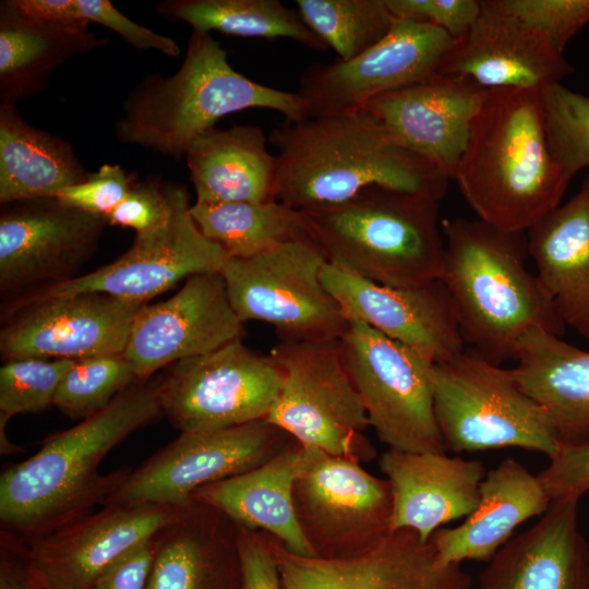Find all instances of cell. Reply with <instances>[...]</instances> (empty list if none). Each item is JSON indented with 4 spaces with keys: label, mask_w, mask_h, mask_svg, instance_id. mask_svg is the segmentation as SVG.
I'll use <instances>...</instances> for the list:
<instances>
[{
    "label": "cell",
    "mask_w": 589,
    "mask_h": 589,
    "mask_svg": "<svg viewBox=\"0 0 589 589\" xmlns=\"http://www.w3.org/2000/svg\"><path fill=\"white\" fill-rule=\"evenodd\" d=\"M551 498L538 474L513 457L489 470L473 512L453 528H440L430 542L443 566L464 561L489 562L530 518L542 516Z\"/></svg>",
    "instance_id": "cell-27"
},
{
    "label": "cell",
    "mask_w": 589,
    "mask_h": 589,
    "mask_svg": "<svg viewBox=\"0 0 589 589\" xmlns=\"http://www.w3.org/2000/svg\"><path fill=\"white\" fill-rule=\"evenodd\" d=\"M321 280L348 321L366 324L433 363L466 349L455 305L440 279L417 287H389L327 262Z\"/></svg>",
    "instance_id": "cell-20"
},
{
    "label": "cell",
    "mask_w": 589,
    "mask_h": 589,
    "mask_svg": "<svg viewBox=\"0 0 589 589\" xmlns=\"http://www.w3.org/2000/svg\"><path fill=\"white\" fill-rule=\"evenodd\" d=\"M79 10L88 23H97L120 35L137 50H157L168 57L180 56V47L170 37L142 26L120 11L109 0H76Z\"/></svg>",
    "instance_id": "cell-44"
},
{
    "label": "cell",
    "mask_w": 589,
    "mask_h": 589,
    "mask_svg": "<svg viewBox=\"0 0 589 589\" xmlns=\"http://www.w3.org/2000/svg\"><path fill=\"white\" fill-rule=\"evenodd\" d=\"M157 13L182 21L193 31L220 32L253 38H289L311 49L326 51V45L293 10L278 0H166Z\"/></svg>",
    "instance_id": "cell-35"
},
{
    "label": "cell",
    "mask_w": 589,
    "mask_h": 589,
    "mask_svg": "<svg viewBox=\"0 0 589 589\" xmlns=\"http://www.w3.org/2000/svg\"><path fill=\"white\" fill-rule=\"evenodd\" d=\"M137 382L134 366L123 353L77 359L62 377L53 406L72 419L84 420Z\"/></svg>",
    "instance_id": "cell-38"
},
{
    "label": "cell",
    "mask_w": 589,
    "mask_h": 589,
    "mask_svg": "<svg viewBox=\"0 0 589 589\" xmlns=\"http://www.w3.org/2000/svg\"><path fill=\"white\" fill-rule=\"evenodd\" d=\"M550 152L570 179L589 166V97L560 82L540 89Z\"/></svg>",
    "instance_id": "cell-39"
},
{
    "label": "cell",
    "mask_w": 589,
    "mask_h": 589,
    "mask_svg": "<svg viewBox=\"0 0 589 589\" xmlns=\"http://www.w3.org/2000/svg\"><path fill=\"white\" fill-rule=\"evenodd\" d=\"M514 360L517 382L546 413L560 447L589 444V351L532 328Z\"/></svg>",
    "instance_id": "cell-29"
},
{
    "label": "cell",
    "mask_w": 589,
    "mask_h": 589,
    "mask_svg": "<svg viewBox=\"0 0 589 589\" xmlns=\"http://www.w3.org/2000/svg\"><path fill=\"white\" fill-rule=\"evenodd\" d=\"M292 497L300 530L317 557L358 555L393 531L389 482L354 459L306 448Z\"/></svg>",
    "instance_id": "cell-12"
},
{
    "label": "cell",
    "mask_w": 589,
    "mask_h": 589,
    "mask_svg": "<svg viewBox=\"0 0 589 589\" xmlns=\"http://www.w3.org/2000/svg\"><path fill=\"white\" fill-rule=\"evenodd\" d=\"M241 589H284L263 531L239 525Z\"/></svg>",
    "instance_id": "cell-46"
},
{
    "label": "cell",
    "mask_w": 589,
    "mask_h": 589,
    "mask_svg": "<svg viewBox=\"0 0 589 589\" xmlns=\"http://www.w3.org/2000/svg\"><path fill=\"white\" fill-rule=\"evenodd\" d=\"M191 216L202 235L227 257L245 259L310 238L300 209L281 202L194 203Z\"/></svg>",
    "instance_id": "cell-34"
},
{
    "label": "cell",
    "mask_w": 589,
    "mask_h": 589,
    "mask_svg": "<svg viewBox=\"0 0 589 589\" xmlns=\"http://www.w3.org/2000/svg\"><path fill=\"white\" fill-rule=\"evenodd\" d=\"M284 381L274 358L241 339L170 365L159 378L163 414L180 432L225 429L266 419Z\"/></svg>",
    "instance_id": "cell-11"
},
{
    "label": "cell",
    "mask_w": 589,
    "mask_h": 589,
    "mask_svg": "<svg viewBox=\"0 0 589 589\" xmlns=\"http://www.w3.org/2000/svg\"><path fill=\"white\" fill-rule=\"evenodd\" d=\"M378 467L392 490V529L412 530L423 542L443 525L473 512L486 473L477 459L390 448Z\"/></svg>",
    "instance_id": "cell-24"
},
{
    "label": "cell",
    "mask_w": 589,
    "mask_h": 589,
    "mask_svg": "<svg viewBox=\"0 0 589 589\" xmlns=\"http://www.w3.org/2000/svg\"><path fill=\"white\" fill-rule=\"evenodd\" d=\"M156 552V534L112 562L89 589H146Z\"/></svg>",
    "instance_id": "cell-47"
},
{
    "label": "cell",
    "mask_w": 589,
    "mask_h": 589,
    "mask_svg": "<svg viewBox=\"0 0 589 589\" xmlns=\"http://www.w3.org/2000/svg\"><path fill=\"white\" fill-rule=\"evenodd\" d=\"M296 7L310 29L341 61L382 40L397 19L386 0H296Z\"/></svg>",
    "instance_id": "cell-36"
},
{
    "label": "cell",
    "mask_w": 589,
    "mask_h": 589,
    "mask_svg": "<svg viewBox=\"0 0 589 589\" xmlns=\"http://www.w3.org/2000/svg\"><path fill=\"white\" fill-rule=\"evenodd\" d=\"M264 534L284 589H470L472 585L460 565H441L431 542L409 529L393 530L370 550L344 558L293 554L275 537Z\"/></svg>",
    "instance_id": "cell-19"
},
{
    "label": "cell",
    "mask_w": 589,
    "mask_h": 589,
    "mask_svg": "<svg viewBox=\"0 0 589 589\" xmlns=\"http://www.w3.org/2000/svg\"><path fill=\"white\" fill-rule=\"evenodd\" d=\"M268 137L254 124L211 128L185 152L196 203H268L276 199V156Z\"/></svg>",
    "instance_id": "cell-31"
},
{
    "label": "cell",
    "mask_w": 589,
    "mask_h": 589,
    "mask_svg": "<svg viewBox=\"0 0 589 589\" xmlns=\"http://www.w3.org/2000/svg\"><path fill=\"white\" fill-rule=\"evenodd\" d=\"M433 405L446 452L518 447L551 458L560 448L546 413L513 369L468 348L434 363Z\"/></svg>",
    "instance_id": "cell-7"
},
{
    "label": "cell",
    "mask_w": 589,
    "mask_h": 589,
    "mask_svg": "<svg viewBox=\"0 0 589 589\" xmlns=\"http://www.w3.org/2000/svg\"><path fill=\"white\" fill-rule=\"evenodd\" d=\"M453 41L434 25L396 19L389 33L358 57L306 67L297 93L310 117L359 110L378 95L438 73Z\"/></svg>",
    "instance_id": "cell-15"
},
{
    "label": "cell",
    "mask_w": 589,
    "mask_h": 589,
    "mask_svg": "<svg viewBox=\"0 0 589 589\" xmlns=\"http://www.w3.org/2000/svg\"><path fill=\"white\" fill-rule=\"evenodd\" d=\"M160 414L159 378H148L73 428L48 436L36 454L2 471L0 530L28 543L104 506L131 468L101 474L103 459Z\"/></svg>",
    "instance_id": "cell-1"
},
{
    "label": "cell",
    "mask_w": 589,
    "mask_h": 589,
    "mask_svg": "<svg viewBox=\"0 0 589 589\" xmlns=\"http://www.w3.org/2000/svg\"><path fill=\"white\" fill-rule=\"evenodd\" d=\"M486 92L467 77L438 72L378 95L364 108L407 148L453 179Z\"/></svg>",
    "instance_id": "cell-23"
},
{
    "label": "cell",
    "mask_w": 589,
    "mask_h": 589,
    "mask_svg": "<svg viewBox=\"0 0 589 589\" xmlns=\"http://www.w3.org/2000/svg\"><path fill=\"white\" fill-rule=\"evenodd\" d=\"M144 304L103 292L9 303L0 330L1 356L77 360L123 353Z\"/></svg>",
    "instance_id": "cell-16"
},
{
    "label": "cell",
    "mask_w": 589,
    "mask_h": 589,
    "mask_svg": "<svg viewBox=\"0 0 589 589\" xmlns=\"http://www.w3.org/2000/svg\"><path fill=\"white\" fill-rule=\"evenodd\" d=\"M251 108L278 111L287 121L310 116L297 92L245 77L230 65L211 33L192 31L179 70L168 77L146 75L124 99L115 133L121 143L180 159L219 119Z\"/></svg>",
    "instance_id": "cell-5"
},
{
    "label": "cell",
    "mask_w": 589,
    "mask_h": 589,
    "mask_svg": "<svg viewBox=\"0 0 589 589\" xmlns=\"http://www.w3.org/2000/svg\"><path fill=\"white\" fill-rule=\"evenodd\" d=\"M538 474L551 500L578 497L589 491V444L561 446Z\"/></svg>",
    "instance_id": "cell-45"
},
{
    "label": "cell",
    "mask_w": 589,
    "mask_h": 589,
    "mask_svg": "<svg viewBox=\"0 0 589 589\" xmlns=\"http://www.w3.org/2000/svg\"><path fill=\"white\" fill-rule=\"evenodd\" d=\"M536 275L564 325L589 340V173L527 231Z\"/></svg>",
    "instance_id": "cell-28"
},
{
    "label": "cell",
    "mask_w": 589,
    "mask_h": 589,
    "mask_svg": "<svg viewBox=\"0 0 589 589\" xmlns=\"http://www.w3.org/2000/svg\"><path fill=\"white\" fill-rule=\"evenodd\" d=\"M300 211L330 264L389 287L441 277L440 200L430 194L374 185L344 202Z\"/></svg>",
    "instance_id": "cell-6"
},
{
    "label": "cell",
    "mask_w": 589,
    "mask_h": 589,
    "mask_svg": "<svg viewBox=\"0 0 589 589\" xmlns=\"http://www.w3.org/2000/svg\"><path fill=\"white\" fill-rule=\"evenodd\" d=\"M326 263L316 243L305 238L255 256L227 257L220 273L243 323H268L280 341L335 340L349 321L321 280Z\"/></svg>",
    "instance_id": "cell-9"
},
{
    "label": "cell",
    "mask_w": 589,
    "mask_h": 589,
    "mask_svg": "<svg viewBox=\"0 0 589 589\" xmlns=\"http://www.w3.org/2000/svg\"><path fill=\"white\" fill-rule=\"evenodd\" d=\"M243 333L221 273H201L171 298L141 308L123 354L145 381L160 368L242 339Z\"/></svg>",
    "instance_id": "cell-17"
},
{
    "label": "cell",
    "mask_w": 589,
    "mask_h": 589,
    "mask_svg": "<svg viewBox=\"0 0 589 589\" xmlns=\"http://www.w3.org/2000/svg\"><path fill=\"white\" fill-rule=\"evenodd\" d=\"M440 280L456 309L468 349L502 365L532 328L562 336L565 325L536 274L527 266L526 232L506 231L480 219L442 221Z\"/></svg>",
    "instance_id": "cell-3"
},
{
    "label": "cell",
    "mask_w": 589,
    "mask_h": 589,
    "mask_svg": "<svg viewBox=\"0 0 589 589\" xmlns=\"http://www.w3.org/2000/svg\"><path fill=\"white\" fill-rule=\"evenodd\" d=\"M107 225L106 217L58 197L1 204V292L70 279L96 249Z\"/></svg>",
    "instance_id": "cell-18"
},
{
    "label": "cell",
    "mask_w": 589,
    "mask_h": 589,
    "mask_svg": "<svg viewBox=\"0 0 589 589\" xmlns=\"http://www.w3.org/2000/svg\"><path fill=\"white\" fill-rule=\"evenodd\" d=\"M173 209V185L163 188L155 177L135 180L120 204L106 217L108 225L145 233L165 226Z\"/></svg>",
    "instance_id": "cell-41"
},
{
    "label": "cell",
    "mask_w": 589,
    "mask_h": 589,
    "mask_svg": "<svg viewBox=\"0 0 589 589\" xmlns=\"http://www.w3.org/2000/svg\"><path fill=\"white\" fill-rule=\"evenodd\" d=\"M136 178L119 165L105 164L80 183L63 189L56 197L87 213L107 217L124 199Z\"/></svg>",
    "instance_id": "cell-42"
},
{
    "label": "cell",
    "mask_w": 589,
    "mask_h": 589,
    "mask_svg": "<svg viewBox=\"0 0 589 589\" xmlns=\"http://www.w3.org/2000/svg\"><path fill=\"white\" fill-rule=\"evenodd\" d=\"M0 589H50L33 572L19 568L1 576Z\"/></svg>",
    "instance_id": "cell-49"
},
{
    "label": "cell",
    "mask_w": 589,
    "mask_h": 589,
    "mask_svg": "<svg viewBox=\"0 0 589 589\" xmlns=\"http://www.w3.org/2000/svg\"><path fill=\"white\" fill-rule=\"evenodd\" d=\"M502 8L539 32L558 52L589 23V0H498Z\"/></svg>",
    "instance_id": "cell-40"
},
{
    "label": "cell",
    "mask_w": 589,
    "mask_h": 589,
    "mask_svg": "<svg viewBox=\"0 0 589 589\" xmlns=\"http://www.w3.org/2000/svg\"><path fill=\"white\" fill-rule=\"evenodd\" d=\"M438 72L467 77L485 89L540 91L573 73L574 68L498 0H481L477 21L454 39Z\"/></svg>",
    "instance_id": "cell-22"
},
{
    "label": "cell",
    "mask_w": 589,
    "mask_h": 589,
    "mask_svg": "<svg viewBox=\"0 0 589 589\" xmlns=\"http://www.w3.org/2000/svg\"><path fill=\"white\" fill-rule=\"evenodd\" d=\"M284 372L266 420L306 448L370 462L376 448L363 404L344 364L340 341H280L269 353Z\"/></svg>",
    "instance_id": "cell-8"
},
{
    "label": "cell",
    "mask_w": 589,
    "mask_h": 589,
    "mask_svg": "<svg viewBox=\"0 0 589 589\" xmlns=\"http://www.w3.org/2000/svg\"><path fill=\"white\" fill-rule=\"evenodd\" d=\"M23 16L43 23L88 26L76 0H10Z\"/></svg>",
    "instance_id": "cell-48"
},
{
    "label": "cell",
    "mask_w": 589,
    "mask_h": 589,
    "mask_svg": "<svg viewBox=\"0 0 589 589\" xmlns=\"http://www.w3.org/2000/svg\"><path fill=\"white\" fill-rule=\"evenodd\" d=\"M339 341L377 438L395 450L446 453L434 413V363L357 321H349Z\"/></svg>",
    "instance_id": "cell-10"
},
{
    "label": "cell",
    "mask_w": 589,
    "mask_h": 589,
    "mask_svg": "<svg viewBox=\"0 0 589 589\" xmlns=\"http://www.w3.org/2000/svg\"><path fill=\"white\" fill-rule=\"evenodd\" d=\"M453 179L478 219L526 232L569 180L548 144L539 89H488Z\"/></svg>",
    "instance_id": "cell-4"
},
{
    "label": "cell",
    "mask_w": 589,
    "mask_h": 589,
    "mask_svg": "<svg viewBox=\"0 0 589 589\" xmlns=\"http://www.w3.org/2000/svg\"><path fill=\"white\" fill-rule=\"evenodd\" d=\"M306 448L292 438L276 456L244 473L195 490L191 500L217 508L247 528L267 532L298 555L315 556L293 506V484Z\"/></svg>",
    "instance_id": "cell-30"
},
{
    "label": "cell",
    "mask_w": 589,
    "mask_h": 589,
    "mask_svg": "<svg viewBox=\"0 0 589 589\" xmlns=\"http://www.w3.org/2000/svg\"><path fill=\"white\" fill-rule=\"evenodd\" d=\"M276 199L303 209L332 205L378 185L442 200L449 177L407 148L365 108L277 124Z\"/></svg>",
    "instance_id": "cell-2"
},
{
    "label": "cell",
    "mask_w": 589,
    "mask_h": 589,
    "mask_svg": "<svg viewBox=\"0 0 589 589\" xmlns=\"http://www.w3.org/2000/svg\"><path fill=\"white\" fill-rule=\"evenodd\" d=\"M184 506L105 505L25 543L34 574L50 589H89L117 558L178 518Z\"/></svg>",
    "instance_id": "cell-21"
},
{
    "label": "cell",
    "mask_w": 589,
    "mask_h": 589,
    "mask_svg": "<svg viewBox=\"0 0 589 589\" xmlns=\"http://www.w3.org/2000/svg\"><path fill=\"white\" fill-rule=\"evenodd\" d=\"M292 438L266 419L225 429L180 432L177 438L130 470L104 506H187L195 490L261 466Z\"/></svg>",
    "instance_id": "cell-13"
},
{
    "label": "cell",
    "mask_w": 589,
    "mask_h": 589,
    "mask_svg": "<svg viewBox=\"0 0 589 589\" xmlns=\"http://www.w3.org/2000/svg\"><path fill=\"white\" fill-rule=\"evenodd\" d=\"M0 369V452L15 454L5 433L8 421L19 413H39L53 406L62 377L74 360L23 357L4 360Z\"/></svg>",
    "instance_id": "cell-37"
},
{
    "label": "cell",
    "mask_w": 589,
    "mask_h": 589,
    "mask_svg": "<svg viewBox=\"0 0 589 589\" xmlns=\"http://www.w3.org/2000/svg\"><path fill=\"white\" fill-rule=\"evenodd\" d=\"M107 37L86 26L43 23L0 2V103L15 105L41 93L63 62L101 48Z\"/></svg>",
    "instance_id": "cell-32"
},
{
    "label": "cell",
    "mask_w": 589,
    "mask_h": 589,
    "mask_svg": "<svg viewBox=\"0 0 589 589\" xmlns=\"http://www.w3.org/2000/svg\"><path fill=\"white\" fill-rule=\"evenodd\" d=\"M89 171L72 145L28 124L15 105L0 103V203L56 197Z\"/></svg>",
    "instance_id": "cell-33"
},
{
    "label": "cell",
    "mask_w": 589,
    "mask_h": 589,
    "mask_svg": "<svg viewBox=\"0 0 589 589\" xmlns=\"http://www.w3.org/2000/svg\"><path fill=\"white\" fill-rule=\"evenodd\" d=\"M239 524L192 501L156 533L146 589H241Z\"/></svg>",
    "instance_id": "cell-26"
},
{
    "label": "cell",
    "mask_w": 589,
    "mask_h": 589,
    "mask_svg": "<svg viewBox=\"0 0 589 589\" xmlns=\"http://www.w3.org/2000/svg\"><path fill=\"white\" fill-rule=\"evenodd\" d=\"M191 205L187 190L173 185V209L165 226L136 233L129 250L112 263L83 276L25 291L10 303L83 292L147 303L181 279L220 272L227 256L199 230Z\"/></svg>",
    "instance_id": "cell-14"
},
{
    "label": "cell",
    "mask_w": 589,
    "mask_h": 589,
    "mask_svg": "<svg viewBox=\"0 0 589 589\" xmlns=\"http://www.w3.org/2000/svg\"><path fill=\"white\" fill-rule=\"evenodd\" d=\"M579 500H552L540 520L488 562L479 589H589V544L578 524Z\"/></svg>",
    "instance_id": "cell-25"
},
{
    "label": "cell",
    "mask_w": 589,
    "mask_h": 589,
    "mask_svg": "<svg viewBox=\"0 0 589 589\" xmlns=\"http://www.w3.org/2000/svg\"><path fill=\"white\" fill-rule=\"evenodd\" d=\"M397 19H412L444 29L454 39L477 21L481 0H386Z\"/></svg>",
    "instance_id": "cell-43"
}]
</instances>
